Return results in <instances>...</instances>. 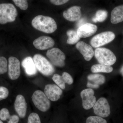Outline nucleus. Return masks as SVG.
<instances>
[{
    "label": "nucleus",
    "instance_id": "nucleus-23",
    "mask_svg": "<svg viewBox=\"0 0 123 123\" xmlns=\"http://www.w3.org/2000/svg\"><path fill=\"white\" fill-rule=\"evenodd\" d=\"M107 11L99 10L97 11L94 17L92 18V21L95 23L103 22L107 18Z\"/></svg>",
    "mask_w": 123,
    "mask_h": 123
},
{
    "label": "nucleus",
    "instance_id": "nucleus-26",
    "mask_svg": "<svg viewBox=\"0 0 123 123\" xmlns=\"http://www.w3.org/2000/svg\"><path fill=\"white\" fill-rule=\"evenodd\" d=\"M86 123H107L106 120L98 116H91L86 119Z\"/></svg>",
    "mask_w": 123,
    "mask_h": 123
},
{
    "label": "nucleus",
    "instance_id": "nucleus-33",
    "mask_svg": "<svg viewBox=\"0 0 123 123\" xmlns=\"http://www.w3.org/2000/svg\"><path fill=\"white\" fill-rule=\"evenodd\" d=\"M120 73L121 75L123 76V65L121 67V69H120Z\"/></svg>",
    "mask_w": 123,
    "mask_h": 123
},
{
    "label": "nucleus",
    "instance_id": "nucleus-11",
    "mask_svg": "<svg viewBox=\"0 0 123 123\" xmlns=\"http://www.w3.org/2000/svg\"><path fill=\"white\" fill-rule=\"evenodd\" d=\"M44 93L50 101L54 102L60 99L63 91L57 85L48 84L44 87Z\"/></svg>",
    "mask_w": 123,
    "mask_h": 123
},
{
    "label": "nucleus",
    "instance_id": "nucleus-13",
    "mask_svg": "<svg viewBox=\"0 0 123 123\" xmlns=\"http://www.w3.org/2000/svg\"><path fill=\"white\" fill-rule=\"evenodd\" d=\"M15 111L21 118H25L26 115L27 104L25 99L23 95H18L14 103Z\"/></svg>",
    "mask_w": 123,
    "mask_h": 123
},
{
    "label": "nucleus",
    "instance_id": "nucleus-6",
    "mask_svg": "<svg viewBox=\"0 0 123 123\" xmlns=\"http://www.w3.org/2000/svg\"><path fill=\"white\" fill-rule=\"evenodd\" d=\"M46 55L55 66L63 68L65 65V55L59 49L55 48L48 50Z\"/></svg>",
    "mask_w": 123,
    "mask_h": 123
},
{
    "label": "nucleus",
    "instance_id": "nucleus-9",
    "mask_svg": "<svg viewBox=\"0 0 123 123\" xmlns=\"http://www.w3.org/2000/svg\"><path fill=\"white\" fill-rule=\"evenodd\" d=\"M94 94V91L91 88L86 89L81 92L82 105L85 110H90L94 105L97 101Z\"/></svg>",
    "mask_w": 123,
    "mask_h": 123
},
{
    "label": "nucleus",
    "instance_id": "nucleus-25",
    "mask_svg": "<svg viewBox=\"0 0 123 123\" xmlns=\"http://www.w3.org/2000/svg\"><path fill=\"white\" fill-rule=\"evenodd\" d=\"M8 69L7 59L4 56H0V75L6 73Z\"/></svg>",
    "mask_w": 123,
    "mask_h": 123
},
{
    "label": "nucleus",
    "instance_id": "nucleus-29",
    "mask_svg": "<svg viewBox=\"0 0 123 123\" xmlns=\"http://www.w3.org/2000/svg\"><path fill=\"white\" fill-rule=\"evenodd\" d=\"M9 94L8 89L6 87L0 86V101L6 99Z\"/></svg>",
    "mask_w": 123,
    "mask_h": 123
},
{
    "label": "nucleus",
    "instance_id": "nucleus-28",
    "mask_svg": "<svg viewBox=\"0 0 123 123\" xmlns=\"http://www.w3.org/2000/svg\"><path fill=\"white\" fill-rule=\"evenodd\" d=\"M27 123H41L39 116L35 112H32L29 115Z\"/></svg>",
    "mask_w": 123,
    "mask_h": 123
},
{
    "label": "nucleus",
    "instance_id": "nucleus-32",
    "mask_svg": "<svg viewBox=\"0 0 123 123\" xmlns=\"http://www.w3.org/2000/svg\"><path fill=\"white\" fill-rule=\"evenodd\" d=\"M86 86L88 87V88H91V89H92V88H93V89H98V88H99V85H98L94 84V83L93 84H92L90 82H87Z\"/></svg>",
    "mask_w": 123,
    "mask_h": 123
},
{
    "label": "nucleus",
    "instance_id": "nucleus-18",
    "mask_svg": "<svg viewBox=\"0 0 123 123\" xmlns=\"http://www.w3.org/2000/svg\"><path fill=\"white\" fill-rule=\"evenodd\" d=\"M111 22L116 24L123 21V5L115 7L111 14Z\"/></svg>",
    "mask_w": 123,
    "mask_h": 123
},
{
    "label": "nucleus",
    "instance_id": "nucleus-20",
    "mask_svg": "<svg viewBox=\"0 0 123 123\" xmlns=\"http://www.w3.org/2000/svg\"><path fill=\"white\" fill-rule=\"evenodd\" d=\"M91 70V72L94 73H110L113 71V68L111 66L100 64L92 65Z\"/></svg>",
    "mask_w": 123,
    "mask_h": 123
},
{
    "label": "nucleus",
    "instance_id": "nucleus-2",
    "mask_svg": "<svg viewBox=\"0 0 123 123\" xmlns=\"http://www.w3.org/2000/svg\"><path fill=\"white\" fill-rule=\"evenodd\" d=\"M18 14L17 10L12 4H0V24H4L13 22Z\"/></svg>",
    "mask_w": 123,
    "mask_h": 123
},
{
    "label": "nucleus",
    "instance_id": "nucleus-10",
    "mask_svg": "<svg viewBox=\"0 0 123 123\" xmlns=\"http://www.w3.org/2000/svg\"><path fill=\"white\" fill-rule=\"evenodd\" d=\"M8 75L11 80L17 79L21 74L20 63L19 60L15 57L11 56L8 59Z\"/></svg>",
    "mask_w": 123,
    "mask_h": 123
},
{
    "label": "nucleus",
    "instance_id": "nucleus-31",
    "mask_svg": "<svg viewBox=\"0 0 123 123\" xmlns=\"http://www.w3.org/2000/svg\"><path fill=\"white\" fill-rule=\"evenodd\" d=\"M69 0H50L51 3L55 5L59 6L67 3Z\"/></svg>",
    "mask_w": 123,
    "mask_h": 123
},
{
    "label": "nucleus",
    "instance_id": "nucleus-7",
    "mask_svg": "<svg viewBox=\"0 0 123 123\" xmlns=\"http://www.w3.org/2000/svg\"><path fill=\"white\" fill-rule=\"evenodd\" d=\"M115 37V35L113 32L105 31L94 36L91 40L90 44L94 48H99L112 42Z\"/></svg>",
    "mask_w": 123,
    "mask_h": 123
},
{
    "label": "nucleus",
    "instance_id": "nucleus-1",
    "mask_svg": "<svg viewBox=\"0 0 123 123\" xmlns=\"http://www.w3.org/2000/svg\"><path fill=\"white\" fill-rule=\"evenodd\" d=\"M31 24L36 30L47 34L53 33L57 29L55 20L50 17L44 15L36 16L32 20Z\"/></svg>",
    "mask_w": 123,
    "mask_h": 123
},
{
    "label": "nucleus",
    "instance_id": "nucleus-12",
    "mask_svg": "<svg viewBox=\"0 0 123 123\" xmlns=\"http://www.w3.org/2000/svg\"><path fill=\"white\" fill-rule=\"evenodd\" d=\"M54 40L47 36H40L35 40L33 44L35 48L38 50H43L53 47L55 45Z\"/></svg>",
    "mask_w": 123,
    "mask_h": 123
},
{
    "label": "nucleus",
    "instance_id": "nucleus-3",
    "mask_svg": "<svg viewBox=\"0 0 123 123\" xmlns=\"http://www.w3.org/2000/svg\"><path fill=\"white\" fill-rule=\"evenodd\" d=\"M95 58L100 64L111 66L116 62L117 58L112 51L105 48H98L94 52Z\"/></svg>",
    "mask_w": 123,
    "mask_h": 123
},
{
    "label": "nucleus",
    "instance_id": "nucleus-17",
    "mask_svg": "<svg viewBox=\"0 0 123 123\" xmlns=\"http://www.w3.org/2000/svg\"><path fill=\"white\" fill-rule=\"evenodd\" d=\"M22 65L27 75L32 76L37 74V69L32 57L28 56L25 58L22 62Z\"/></svg>",
    "mask_w": 123,
    "mask_h": 123
},
{
    "label": "nucleus",
    "instance_id": "nucleus-27",
    "mask_svg": "<svg viewBox=\"0 0 123 123\" xmlns=\"http://www.w3.org/2000/svg\"><path fill=\"white\" fill-rule=\"evenodd\" d=\"M12 1L15 5L22 10H25L28 8L27 0H12Z\"/></svg>",
    "mask_w": 123,
    "mask_h": 123
},
{
    "label": "nucleus",
    "instance_id": "nucleus-15",
    "mask_svg": "<svg viewBox=\"0 0 123 123\" xmlns=\"http://www.w3.org/2000/svg\"><path fill=\"white\" fill-rule=\"evenodd\" d=\"M76 47L86 61H90L94 55V52L92 47L85 42L82 41L78 42Z\"/></svg>",
    "mask_w": 123,
    "mask_h": 123
},
{
    "label": "nucleus",
    "instance_id": "nucleus-21",
    "mask_svg": "<svg viewBox=\"0 0 123 123\" xmlns=\"http://www.w3.org/2000/svg\"><path fill=\"white\" fill-rule=\"evenodd\" d=\"M87 78L89 81L99 86L103 85L106 81L105 77L104 75L98 74H90L88 75Z\"/></svg>",
    "mask_w": 123,
    "mask_h": 123
},
{
    "label": "nucleus",
    "instance_id": "nucleus-30",
    "mask_svg": "<svg viewBox=\"0 0 123 123\" xmlns=\"http://www.w3.org/2000/svg\"><path fill=\"white\" fill-rule=\"evenodd\" d=\"M62 76L65 83L68 85H71L73 83L74 81L73 77L68 73L64 72L63 73Z\"/></svg>",
    "mask_w": 123,
    "mask_h": 123
},
{
    "label": "nucleus",
    "instance_id": "nucleus-14",
    "mask_svg": "<svg viewBox=\"0 0 123 123\" xmlns=\"http://www.w3.org/2000/svg\"><path fill=\"white\" fill-rule=\"evenodd\" d=\"M98 27L96 25L86 23L79 27L77 33L80 38H86L92 36L96 33Z\"/></svg>",
    "mask_w": 123,
    "mask_h": 123
},
{
    "label": "nucleus",
    "instance_id": "nucleus-19",
    "mask_svg": "<svg viewBox=\"0 0 123 123\" xmlns=\"http://www.w3.org/2000/svg\"><path fill=\"white\" fill-rule=\"evenodd\" d=\"M0 119L1 121H7L8 123H18V116L17 115H10L9 111L6 108H3L0 111Z\"/></svg>",
    "mask_w": 123,
    "mask_h": 123
},
{
    "label": "nucleus",
    "instance_id": "nucleus-5",
    "mask_svg": "<svg viewBox=\"0 0 123 123\" xmlns=\"http://www.w3.org/2000/svg\"><path fill=\"white\" fill-rule=\"evenodd\" d=\"M32 101L35 106L42 112L48 111L51 107V102L44 92L40 90L36 91L33 93Z\"/></svg>",
    "mask_w": 123,
    "mask_h": 123
},
{
    "label": "nucleus",
    "instance_id": "nucleus-4",
    "mask_svg": "<svg viewBox=\"0 0 123 123\" xmlns=\"http://www.w3.org/2000/svg\"><path fill=\"white\" fill-rule=\"evenodd\" d=\"M33 60L37 69L45 76H51L55 72V69L48 60L40 54H36Z\"/></svg>",
    "mask_w": 123,
    "mask_h": 123
},
{
    "label": "nucleus",
    "instance_id": "nucleus-22",
    "mask_svg": "<svg viewBox=\"0 0 123 123\" xmlns=\"http://www.w3.org/2000/svg\"><path fill=\"white\" fill-rule=\"evenodd\" d=\"M68 36L67 43L69 44H74L77 43L80 40V38L78 35L77 31L73 30L68 31L66 33Z\"/></svg>",
    "mask_w": 123,
    "mask_h": 123
},
{
    "label": "nucleus",
    "instance_id": "nucleus-16",
    "mask_svg": "<svg viewBox=\"0 0 123 123\" xmlns=\"http://www.w3.org/2000/svg\"><path fill=\"white\" fill-rule=\"evenodd\" d=\"M81 7L74 6L70 7L63 13L64 18L68 21H76L79 20L81 16Z\"/></svg>",
    "mask_w": 123,
    "mask_h": 123
},
{
    "label": "nucleus",
    "instance_id": "nucleus-34",
    "mask_svg": "<svg viewBox=\"0 0 123 123\" xmlns=\"http://www.w3.org/2000/svg\"><path fill=\"white\" fill-rule=\"evenodd\" d=\"M0 123H4L1 120H0Z\"/></svg>",
    "mask_w": 123,
    "mask_h": 123
},
{
    "label": "nucleus",
    "instance_id": "nucleus-24",
    "mask_svg": "<svg viewBox=\"0 0 123 123\" xmlns=\"http://www.w3.org/2000/svg\"><path fill=\"white\" fill-rule=\"evenodd\" d=\"M52 79L56 84L60 88H61L62 89L64 90L65 89L66 87L65 83L64 81L62 76L56 74L53 75Z\"/></svg>",
    "mask_w": 123,
    "mask_h": 123
},
{
    "label": "nucleus",
    "instance_id": "nucleus-8",
    "mask_svg": "<svg viewBox=\"0 0 123 123\" xmlns=\"http://www.w3.org/2000/svg\"><path fill=\"white\" fill-rule=\"evenodd\" d=\"M94 112L97 116L106 118L111 114V108L107 99L101 98L96 101L93 107Z\"/></svg>",
    "mask_w": 123,
    "mask_h": 123
}]
</instances>
